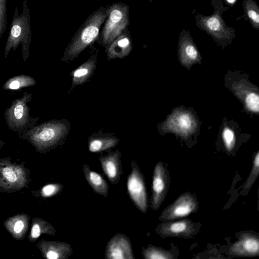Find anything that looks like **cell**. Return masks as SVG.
Segmentation results:
<instances>
[{
  "mask_svg": "<svg viewBox=\"0 0 259 259\" xmlns=\"http://www.w3.org/2000/svg\"><path fill=\"white\" fill-rule=\"evenodd\" d=\"M107 17V8L100 7L85 20L66 48L62 60L70 61L97 40L101 28Z\"/></svg>",
  "mask_w": 259,
  "mask_h": 259,
  "instance_id": "obj_1",
  "label": "cell"
},
{
  "mask_svg": "<svg viewBox=\"0 0 259 259\" xmlns=\"http://www.w3.org/2000/svg\"><path fill=\"white\" fill-rule=\"evenodd\" d=\"M69 130V125L64 120H51L26 130L18 136L38 152H46L61 144Z\"/></svg>",
  "mask_w": 259,
  "mask_h": 259,
  "instance_id": "obj_2",
  "label": "cell"
},
{
  "mask_svg": "<svg viewBox=\"0 0 259 259\" xmlns=\"http://www.w3.org/2000/svg\"><path fill=\"white\" fill-rule=\"evenodd\" d=\"M30 9L26 0L22 2V11L19 14L18 7L13 13L9 32L4 49V57L6 59L11 50L15 51L20 45L24 62L29 56V48L32 41V30L30 24Z\"/></svg>",
  "mask_w": 259,
  "mask_h": 259,
  "instance_id": "obj_3",
  "label": "cell"
},
{
  "mask_svg": "<svg viewBox=\"0 0 259 259\" xmlns=\"http://www.w3.org/2000/svg\"><path fill=\"white\" fill-rule=\"evenodd\" d=\"M107 17L97 39L106 48L121 33L127 30L130 23L129 6L124 3H113L107 8Z\"/></svg>",
  "mask_w": 259,
  "mask_h": 259,
  "instance_id": "obj_4",
  "label": "cell"
},
{
  "mask_svg": "<svg viewBox=\"0 0 259 259\" xmlns=\"http://www.w3.org/2000/svg\"><path fill=\"white\" fill-rule=\"evenodd\" d=\"M32 99V94L24 92L21 98L15 99L4 113V118L8 128L18 135L25 130L36 125L39 117L30 116L28 104Z\"/></svg>",
  "mask_w": 259,
  "mask_h": 259,
  "instance_id": "obj_5",
  "label": "cell"
},
{
  "mask_svg": "<svg viewBox=\"0 0 259 259\" xmlns=\"http://www.w3.org/2000/svg\"><path fill=\"white\" fill-rule=\"evenodd\" d=\"M132 170L127 178L126 187L128 195L135 206L146 213L148 202L144 177L137 162H131Z\"/></svg>",
  "mask_w": 259,
  "mask_h": 259,
  "instance_id": "obj_6",
  "label": "cell"
},
{
  "mask_svg": "<svg viewBox=\"0 0 259 259\" xmlns=\"http://www.w3.org/2000/svg\"><path fill=\"white\" fill-rule=\"evenodd\" d=\"M27 177L25 169L8 159H0V187L5 190L20 189L25 186Z\"/></svg>",
  "mask_w": 259,
  "mask_h": 259,
  "instance_id": "obj_7",
  "label": "cell"
},
{
  "mask_svg": "<svg viewBox=\"0 0 259 259\" xmlns=\"http://www.w3.org/2000/svg\"><path fill=\"white\" fill-rule=\"evenodd\" d=\"M198 208V202L195 196L189 192H185L163 210L159 219L172 221L195 212Z\"/></svg>",
  "mask_w": 259,
  "mask_h": 259,
  "instance_id": "obj_8",
  "label": "cell"
},
{
  "mask_svg": "<svg viewBox=\"0 0 259 259\" xmlns=\"http://www.w3.org/2000/svg\"><path fill=\"white\" fill-rule=\"evenodd\" d=\"M170 177L167 168L160 161L156 164L153 175L151 207L157 211L163 202L169 186Z\"/></svg>",
  "mask_w": 259,
  "mask_h": 259,
  "instance_id": "obj_9",
  "label": "cell"
},
{
  "mask_svg": "<svg viewBox=\"0 0 259 259\" xmlns=\"http://www.w3.org/2000/svg\"><path fill=\"white\" fill-rule=\"evenodd\" d=\"M196 18L199 26L215 39L231 40L234 37L233 29L226 25L219 12L209 16L198 15Z\"/></svg>",
  "mask_w": 259,
  "mask_h": 259,
  "instance_id": "obj_10",
  "label": "cell"
},
{
  "mask_svg": "<svg viewBox=\"0 0 259 259\" xmlns=\"http://www.w3.org/2000/svg\"><path fill=\"white\" fill-rule=\"evenodd\" d=\"M198 226L190 219L170 221L158 225L156 232L162 237H176L189 239L195 236Z\"/></svg>",
  "mask_w": 259,
  "mask_h": 259,
  "instance_id": "obj_11",
  "label": "cell"
},
{
  "mask_svg": "<svg viewBox=\"0 0 259 259\" xmlns=\"http://www.w3.org/2000/svg\"><path fill=\"white\" fill-rule=\"evenodd\" d=\"M104 255L107 259H135L130 239L123 233L115 234L107 242Z\"/></svg>",
  "mask_w": 259,
  "mask_h": 259,
  "instance_id": "obj_12",
  "label": "cell"
},
{
  "mask_svg": "<svg viewBox=\"0 0 259 259\" xmlns=\"http://www.w3.org/2000/svg\"><path fill=\"white\" fill-rule=\"evenodd\" d=\"M229 253L236 256H254L259 254L258 236L250 233H243L231 245Z\"/></svg>",
  "mask_w": 259,
  "mask_h": 259,
  "instance_id": "obj_13",
  "label": "cell"
},
{
  "mask_svg": "<svg viewBox=\"0 0 259 259\" xmlns=\"http://www.w3.org/2000/svg\"><path fill=\"white\" fill-rule=\"evenodd\" d=\"M99 160L103 171L110 182L113 185L117 184L123 173L120 151L116 149L107 154H101Z\"/></svg>",
  "mask_w": 259,
  "mask_h": 259,
  "instance_id": "obj_14",
  "label": "cell"
},
{
  "mask_svg": "<svg viewBox=\"0 0 259 259\" xmlns=\"http://www.w3.org/2000/svg\"><path fill=\"white\" fill-rule=\"evenodd\" d=\"M37 246L47 259H67L73 253L71 246L65 242L41 240Z\"/></svg>",
  "mask_w": 259,
  "mask_h": 259,
  "instance_id": "obj_15",
  "label": "cell"
},
{
  "mask_svg": "<svg viewBox=\"0 0 259 259\" xmlns=\"http://www.w3.org/2000/svg\"><path fill=\"white\" fill-rule=\"evenodd\" d=\"M133 43L130 31L127 29L114 39L106 48L108 60L123 58L132 52Z\"/></svg>",
  "mask_w": 259,
  "mask_h": 259,
  "instance_id": "obj_16",
  "label": "cell"
},
{
  "mask_svg": "<svg viewBox=\"0 0 259 259\" xmlns=\"http://www.w3.org/2000/svg\"><path fill=\"white\" fill-rule=\"evenodd\" d=\"M179 52L182 62L186 65L192 64L199 59V52L188 32L181 33Z\"/></svg>",
  "mask_w": 259,
  "mask_h": 259,
  "instance_id": "obj_17",
  "label": "cell"
},
{
  "mask_svg": "<svg viewBox=\"0 0 259 259\" xmlns=\"http://www.w3.org/2000/svg\"><path fill=\"white\" fill-rule=\"evenodd\" d=\"M29 217L26 214H18L9 218L4 222L7 230L15 239H22L29 227Z\"/></svg>",
  "mask_w": 259,
  "mask_h": 259,
  "instance_id": "obj_18",
  "label": "cell"
},
{
  "mask_svg": "<svg viewBox=\"0 0 259 259\" xmlns=\"http://www.w3.org/2000/svg\"><path fill=\"white\" fill-rule=\"evenodd\" d=\"M84 178L93 191L103 197L108 195L109 185L104 178L99 173L92 170L87 164L82 167Z\"/></svg>",
  "mask_w": 259,
  "mask_h": 259,
  "instance_id": "obj_19",
  "label": "cell"
},
{
  "mask_svg": "<svg viewBox=\"0 0 259 259\" xmlns=\"http://www.w3.org/2000/svg\"><path fill=\"white\" fill-rule=\"evenodd\" d=\"M97 56V53L92 55L74 70L72 73V87L70 91L77 85L84 83L91 77L96 69Z\"/></svg>",
  "mask_w": 259,
  "mask_h": 259,
  "instance_id": "obj_20",
  "label": "cell"
},
{
  "mask_svg": "<svg viewBox=\"0 0 259 259\" xmlns=\"http://www.w3.org/2000/svg\"><path fill=\"white\" fill-rule=\"evenodd\" d=\"M119 142L117 137L109 135L93 134L88 141L89 150L96 153L109 150Z\"/></svg>",
  "mask_w": 259,
  "mask_h": 259,
  "instance_id": "obj_21",
  "label": "cell"
},
{
  "mask_svg": "<svg viewBox=\"0 0 259 259\" xmlns=\"http://www.w3.org/2000/svg\"><path fill=\"white\" fill-rule=\"evenodd\" d=\"M169 128L183 135L191 132L194 126V121L190 114L180 112L172 116L167 122Z\"/></svg>",
  "mask_w": 259,
  "mask_h": 259,
  "instance_id": "obj_22",
  "label": "cell"
},
{
  "mask_svg": "<svg viewBox=\"0 0 259 259\" xmlns=\"http://www.w3.org/2000/svg\"><path fill=\"white\" fill-rule=\"evenodd\" d=\"M56 229L48 222L38 218H34L28 239L30 242L35 241L42 234L54 236Z\"/></svg>",
  "mask_w": 259,
  "mask_h": 259,
  "instance_id": "obj_23",
  "label": "cell"
},
{
  "mask_svg": "<svg viewBox=\"0 0 259 259\" xmlns=\"http://www.w3.org/2000/svg\"><path fill=\"white\" fill-rule=\"evenodd\" d=\"M36 81L32 76L26 74L18 75L8 79L3 84V89L8 91H18L24 88L32 87Z\"/></svg>",
  "mask_w": 259,
  "mask_h": 259,
  "instance_id": "obj_24",
  "label": "cell"
},
{
  "mask_svg": "<svg viewBox=\"0 0 259 259\" xmlns=\"http://www.w3.org/2000/svg\"><path fill=\"white\" fill-rule=\"evenodd\" d=\"M142 256L146 259H171L174 255L170 251L153 245L142 247Z\"/></svg>",
  "mask_w": 259,
  "mask_h": 259,
  "instance_id": "obj_25",
  "label": "cell"
},
{
  "mask_svg": "<svg viewBox=\"0 0 259 259\" xmlns=\"http://www.w3.org/2000/svg\"><path fill=\"white\" fill-rule=\"evenodd\" d=\"M244 12L251 25L256 29L259 28V8L253 0H244Z\"/></svg>",
  "mask_w": 259,
  "mask_h": 259,
  "instance_id": "obj_26",
  "label": "cell"
},
{
  "mask_svg": "<svg viewBox=\"0 0 259 259\" xmlns=\"http://www.w3.org/2000/svg\"><path fill=\"white\" fill-rule=\"evenodd\" d=\"M259 174V152H257L255 155L253 161V165L251 172L248 179L244 183L242 191L248 192L249 191L252 186L255 182Z\"/></svg>",
  "mask_w": 259,
  "mask_h": 259,
  "instance_id": "obj_27",
  "label": "cell"
},
{
  "mask_svg": "<svg viewBox=\"0 0 259 259\" xmlns=\"http://www.w3.org/2000/svg\"><path fill=\"white\" fill-rule=\"evenodd\" d=\"M64 186L60 183H51L44 186L41 189L40 195L43 197H50L59 194Z\"/></svg>",
  "mask_w": 259,
  "mask_h": 259,
  "instance_id": "obj_28",
  "label": "cell"
},
{
  "mask_svg": "<svg viewBox=\"0 0 259 259\" xmlns=\"http://www.w3.org/2000/svg\"><path fill=\"white\" fill-rule=\"evenodd\" d=\"M245 103L247 108L253 112L258 111L259 97L254 92H250L246 95Z\"/></svg>",
  "mask_w": 259,
  "mask_h": 259,
  "instance_id": "obj_29",
  "label": "cell"
},
{
  "mask_svg": "<svg viewBox=\"0 0 259 259\" xmlns=\"http://www.w3.org/2000/svg\"><path fill=\"white\" fill-rule=\"evenodd\" d=\"M223 139L226 149L229 151H232L235 143L234 132L229 127H225L223 132Z\"/></svg>",
  "mask_w": 259,
  "mask_h": 259,
  "instance_id": "obj_30",
  "label": "cell"
},
{
  "mask_svg": "<svg viewBox=\"0 0 259 259\" xmlns=\"http://www.w3.org/2000/svg\"><path fill=\"white\" fill-rule=\"evenodd\" d=\"M8 0H0V38L7 29V3Z\"/></svg>",
  "mask_w": 259,
  "mask_h": 259,
  "instance_id": "obj_31",
  "label": "cell"
},
{
  "mask_svg": "<svg viewBox=\"0 0 259 259\" xmlns=\"http://www.w3.org/2000/svg\"><path fill=\"white\" fill-rule=\"evenodd\" d=\"M226 2L230 5H233L235 3L237 0H225Z\"/></svg>",
  "mask_w": 259,
  "mask_h": 259,
  "instance_id": "obj_32",
  "label": "cell"
},
{
  "mask_svg": "<svg viewBox=\"0 0 259 259\" xmlns=\"http://www.w3.org/2000/svg\"><path fill=\"white\" fill-rule=\"evenodd\" d=\"M4 144H5L4 141H3L2 140H0V148H1L4 146Z\"/></svg>",
  "mask_w": 259,
  "mask_h": 259,
  "instance_id": "obj_33",
  "label": "cell"
},
{
  "mask_svg": "<svg viewBox=\"0 0 259 259\" xmlns=\"http://www.w3.org/2000/svg\"><path fill=\"white\" fill-rule=\"evenodd\" d=\"M149 1L151 2V1H153V0H149Z\"/></svg>",
  "mask_w": 259,
  "mask_h": 259,
  "instance_id": "obj_34",
  "label": "cell"
}]
</instances>
